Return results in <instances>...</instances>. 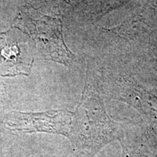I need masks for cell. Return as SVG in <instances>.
<instances>
[{
  "instance_id": "cell-1",
  "label": "cell",
  "mask_w": 157,
  "mask_h": 157,
  "mask_svg": "<svg viewBox=\"0 0 157 157\" xmlns=\"http://www.w3.org/2000/svg\"><path fill=\"white\" fill-rule=\"evenodd\" d=\"M72 114L71 112L66 110L43 113L12 111L5 117L4 124L6 128L11 131L56 133L69 137Z\"/></svg>"
}]
</instances>
